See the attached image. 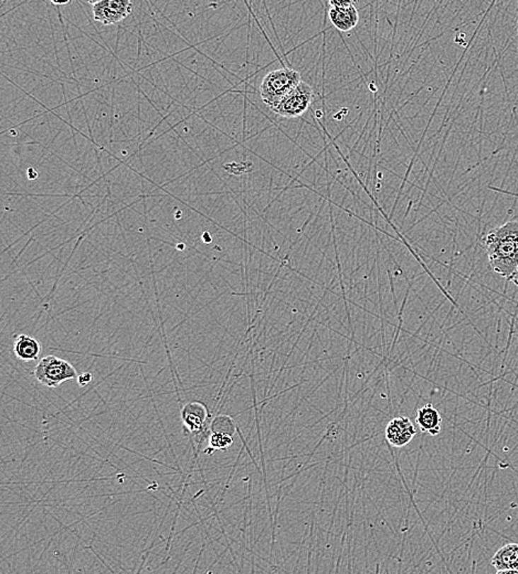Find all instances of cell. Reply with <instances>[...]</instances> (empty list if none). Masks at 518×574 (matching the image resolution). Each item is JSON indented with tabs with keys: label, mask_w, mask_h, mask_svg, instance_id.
Listing matches in <instances>:
<instances>
[{
	"label": "cell",
	"mask_w": 518,
	"mask_h": 574,
	"mask_svg": "<svg viewBox=\"0 0 518 574\" xmlns=\"http://www.w3.org/2000/svg\"><path fill=\"white\" fill-rule=\"evenodd\" d=\"M490 268L510 280L518 268V221L492 229L484 238Z\"/></svg>",
	"instance_id": "1"
},
{
	"label": "cell",
	"mask_w": 518,
	"mask_h": 574,
	"mask_svg": "<svg viewBox=\"0 0 518 574\" xmlns=\"http://www.w3.org/2000/svg\"><path fill=\"white\" fill-rule=\"evenodd\" d=\"M301 82V74L297 70L283 67L271 71L263 78L260 86V96L262 101L273 110Z\"/></svg>",
	"instance_id": "2"
},
{
	"label": "cell",
	"mask_w": 518,
	"mask_h": 574,
	"mask_svg": "<svg viewBox=\"0 0 518 574\" xmlns=\"http://www.w3.org/2000/svg\"><path fill=\"white\" fill-rule=\"evenodd\" d=\"M35 377L42 386L54 389L63 382L78 379L74 367L56 356L43 357L35 369Z\"/></svg>",
	"instance_id": "3"
},
{
	"label": "cell",
	"mask_w": 518,
	"mask_h": 574,
	"mask_svg": "<svg viewBox=\"0 0 518 574\" xmlns=\"http://www.w3.org/2000/svg\"><path fill=\"white\" fill-rule=\"evenodd\" d=\"M313 98H314V92H313L312 86L302 81L292 92H289L280 102L279 105L273 110V112L282 117H299L309 110L312 104Z\"/></svg>",
	"instance_id": "4"
},
{
	"label": "cell",
	"mask_w": 518,
	"mask_h": 574,
	"mask_svg": "<svg viewBox=\"0 0 518 574\" xmlns=\"http://www.w3.org/2000/svg\"><path fill=\"white\" fill-rule=\"evenodd\" d=\"M88 4L92 5L94 21L104 25L121 23L133 11V4L130 0H88Z\"/></svg>",
	"instance_id": "5"
},
{
	"label": "cell",
	"mask_w": 518,
	"mask_h": 574,
	"mask_svg": "<svg viewBox=\"0 0 518 574\" xmlns=\"http://www.w3.org/2000/svg\"><path fill=\"white\" fill-rule=\"evenodd\" d=\"M208 408L202 402H189L181 410V420L184 424L185 432L194 435L198 443L207 437V421H208Z\"/></svg>",
	"instance_id": "6"
},
{
	"label": "cell",
	"mask_w": 518,
	"mask_h": 574,
	"mask_svg": "<svg viewBox=\"0 0 518 574\" xmlns=\"http://www.w3.org/2000/svg\"><path fill=\"white\" fill-rule=\"evenodd\" d=\"M330 9L328 11V17H330V23H333L336 29L340 31H350L356 25H358L359 21V13H358L357 8L355 7V4L352 1H330Z\"/></svg>",
	"instance_id": "7"
},
{
	"label": "cell",
	"mask_w": 518,
	"mask_h": 574,
	"mask_svg": "<svg viewBox=\"0 0 518 574\" xmlns=\"http://www.w3.org/2000/svg\"><path fill=\"white\" fill-rule=\"evenodd\" d=\"M415 434L417 430L408 416H399L391 420L385 431L386 439L393 447H405L413 441Z\"/></svg>",
	"instance_id": "8"
},
{
	"label": "cell",
	"mask_w": 518,
	"mask_h": 574,
	"mask_svg": "<svg viewBox=\"0 0 518 574\" xmlns=\"http://www.w3.org/2000/svg\"><path fill=\"white\" fill-rule=\"evenodd\" d=\"M415 422L420 427L421 432L437 437L441 432L442 416L432 404L428 403L418 410Z\"/></svg>",
	"instance_id": "9"
},
{
	"label": "cell",
	"mask_w": 518,
	"mask_h": 574,
	"mask_svg": "<svg viewBox=\"0 0 518 574\" xmlns=\"http://www.w3.org/2000/svg\"><path fill=\"white\" fill-rule=\"evenodd\" d=\"M490 564L497 571L516 570L518 571V544H507L495 552Z\"/></svg>",
	"instance_id": "10"
},
{
	"label": "cell",
	"mask_w": 518,
	"mask_h": 574,
	"mask_svg": "<svg viewBox=\"0 0 518 574\" xmlns=\"http://www.w3.org/2000/svg\"><path fill=\"white\" fill-rule=\"evenodd\" d=\"M13 352H15L16 357L21 360H37L41 352V346L39 341L33 337L19 335L15 339Z\"/></svg>",
	"instance_id": "11"
},
{
	"label": "cell",
	"mask_w": 518,
	"mask_h": 574,
	"mask_svg": "<svg viewBox=\"0 0 518 574\" xmlns=\"http://www.w3.org/2000/svg\"><path fill=\"white\" fill-rule=\"evenodd\" d=\"M209 431L210 433L226 434L234 437L237 431V425L229 415H217L210 423Z\"/></svg>",
	"instance_id": "12"
},
{
	"label": "cell",
	"mask_w": 518,
	"mask_h": 574,
	"mask_svg": "<svg viewBox=\"0 0 518 574\" xmlns=\"http://www.w3.org/2000/svg\"><path fill=\"white\" fill-rule=\"evenodd\" d=\"M209 447L205 451L206 454H212L214 451H226L234 444V437L226 434L210 433L208 437Z\"/></svg>",
	"instance_id": "13"
},
{
	"label": "cell",
	"mask_w": 518,
	"mask_h": 574,
	"mask_svg": "<svg viewBox=\"0 0 518 574\" xmlns=\"http://www.w3.org/2000/svg\"><path fill=\"white\" fill-rule=\"evenodd\" d=\"M224 169L230 175L240 176L243 173H250L253 169V163L250 161H242V163H229L224 165Z\"/></svg>",
	"instance_id": "14"
},
{
	"label": "cell",
	"mask_w": 518,
	"mask_h": 574,
	"mask_svg": "<svg viewBox=\"0 0 518 574\" xmlns=\"http://www.w3.org/2000/svg\"><path fill=\"white\" fill-rule=\"evenodd\" d=\"M92 379H93L92 374H90V372H84V374H81L80 376L78 377L76 380H78L79 386H86L92 381Z\"/></svg>",
	"instance_id": "15"
},
{
	"label": "cell",
	"mask_w": 518,
	"mask_h": 574,
	"mask_svg": "<svg viewBox=\"0 0 518 574\" xmlns=\"http://www.w3.org/2000/svg\"><path fill=\"white\" fill-rule=\"evenodd\" d=\"M27 177H28L29 180H35V179H38V171L30 167V168L27 169Z\"/></svg>",
	"instance_id": "16"
},
{
	"label": "cell",
	"mask_w": 518,
	"mask_h": 574,
	"mask_svg": "<svg viewBox=\"0 0 518 574\" xmlns=\"http://www.w3.org/2000/svg\"><path fill=\"white\" fill-rule=\"evenodd\" d=\"M508 281H511L512 283L515 284L516 286H518V268L517 270H516L515 273H514V275L512 276L511 279L508 280Z\"/></svg>",
	"instance_id": "17"
},
{
	"label": "cell",
	"mask_w": 518,
	"mask_h": 574,
	"mask_svg": "<svg viewBox=\"0 0 518 574\" xmlns=\"http://www.w3.org/2000/svg\"><path fill=\"white\" fill-rule=\"evenodd\" d=\"M202 240H204L206 243H210L212 241V238L210 236V234H209V232H205V234H202Z\"/></svg>",
	"instance_id": "18"
},
{
	"label": "cell",
	"mask_w": 518,
	"mask_h": 574,
	"mask_svg": "<svg viewBox=\"0 0 518 574\" xmlns=\"http://www.w3.org/2000/svg\"><path fill=\"white\" fill-rule=\"evenodd\" d=\"M496 574H518L516 570H502V571L496 572Z\"/></svg>",
	"instance_id": "19"
},
{
	"label": "cell",
	"mask_w": 518,
	"mask_h": 574,
	"mask_svg": "<svg viewBox=\"0 0 518 574\" xmlns=\"http://www.w3.org/2000/svg\"><path fill=\"white\" fill-rule=\"evenodd\" d=\"M69 3H70V1H67V3H57V1H51V4H52V5H60V6L68 5Z\"/></svg>",
	"instance_id": "20"
}]
</instances>
